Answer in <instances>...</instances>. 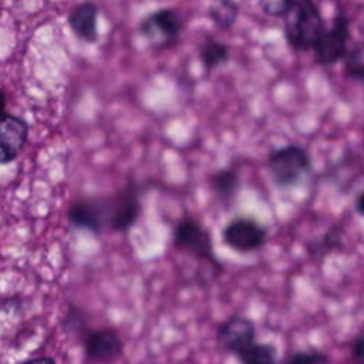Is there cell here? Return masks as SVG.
<instances>
[{
    "instance_id": "1",
    "label": "cell",
    "mask_w": 364,
    "mask_h": 364,
    "mask_svg": "<svg viewBox=\"0 0 364 364\" xmlns=\"http://www.w3.org/2000/svg\"><path fill=\"white\" fill-rule=\"evenodd\" d=\"M141 192L135 183L108 196H88L71 203L67 219L78 229L101 233L104 229L127 232L141 213Z\"/></svg>"
},
{
    "instance_id": "2",
    "label": "cell",
    "mask_w": 364,
    "mask_h": 364,
    "mask_svg": "<svg viewBox=\"0 0 364 364\" xmlns=\"http://www.w3.org/2000/svg\"><path fill=\"white\" fill-rule=\"evenodd\" d=\"M284 37L294 51L313 48L321 31L324 20L313 0H293L284 16Z\"/></svg>"
},
{
    "instance_id": "3",
    "label": "cell",
    "mask_w": 364,
    "mask_h": 364,
    "mask_svg": "<svg viewBox=\"0 0 364 364\" xmlns=\"http://www.w3.org/2000/svg\"><path fill=\"white\" fill-rule=\"evenodd\" d=\"M267 169L276 186L290 188L311 169V159L303 146L290 144L269 154Z\"/></svg>"
},
{
    "instance_id": "4",
    "label": "cell",
    "mask_w": 364,
    "mask_h": 364,
    "mask_svg": "<svg viewBox=\"0 0 364 364\" xmlns=\"http://www.w3.org/2000/svg\"><path fill=\"white\" fill-rule=\"evenodd\" d=\"M173 246L183 253L209 262L220 269L213 253V242L209 230L193 218H183L178 222L173 230Z\"/></svg>"
},
{
    "instance_id": "5",
    "label": "cell",
    "mask_w": 364,
    "mask_h": 364,
    "mask_svg": "<svg viewBox=\"0 0 364 364\" xmlns=\"http://www.w3.org/2000/svg\"><path fill=\"white\" fill-rule=\"evenodd\" d=\"M183 27L182 17L173 9H159L145 16L139 26V34L151 47L162 50L171 47L181 36Z\"/></svg>"
},
{
    "instance_id": "6",
    "label": "cell",
    "mask_w": 364,
    "mask_h": 364,
    "mask_svg": "<svg viewBox=\"0 0 364 364\" xmlns=\"http://www.w3.org/2000/svg\"><path fill=\"white\" fill-rule=\"evenodd\" d=\"M351 38L350 18L341 11L336 16L333 26L324 28L313 46L314 61L323 67L333 65L343 60Z\"/></svg>"
},
{
    "instance_id": "7",
    "label": "cell",
    "mask_w": 364,
    "mask_h": 364,
    "mask_svg": "<svg viewBox=\"0 0 364 364\" xmlns=\"http://www.w3.org/2000/svg\"><path fill=\"white\" fill-rule=\"evenodd\" d=\"M222 239L235 252L249 253L266 243L267 229L252 218H235L225 225Z\"/></svg>"
},
{
    "instance_id": "8",
    "label": "cell",
    "mask_w": 364,
    "mask_h": 364,
    "mask_svg": "<svg viewBox=\"0 0 364 364\" xmlns=\"http://www.w3.org/2000/svg\"><path fill=\"white\" fill-rule=\"evenodd\" d=\"M256 328L250 318L245 316H230L216 333L218 346L229 353L239 355L256 340Z\"/></svg>"
},
{
    "instance_id": "9",
    "label": "cell",
    "mask_w": 364,
    "mask_h": 364,
    "mask_svg": "<svg viewBox=\"0 0 364 364\" xmlns=\"http://www.w3.org/2000/svg\"><path fill=\"white\" fill-rule=\"evenodd\" d=\"M85 357L91 361L109 363L122 357L124 344L112 328H95L84 334L82 338Z\"/></svg>"
},
{
    "instance_id": "10",
    "label": "cell",
    "mask_w": 364,
    "mask_h": 364,
    "mask_svg": "<svg viewBox=\"0 0 364 364\" xmlns=\"http://www.w3.org/2000/svg\"><path fill=\"white\" fill-rule=\"evenodd\" d=\"M28 138V124L17 115L4 112L0 117V165L13 162Z\"/></svg>"
},
{
    "instance_id": "11",
    "label": "cell",
    "mask_w": 364,
    "mask_h": 364,
    "mask_svg": "<svg viewBox=\"0 0 364 364\" xmlns=\"http://www.w3.org/2000/svg\"><path fill=\"white\" fill-rule=\"evenodd\" d=\"M98 6L91 0L74 6L67 18L71 31L85 43H95L98 40Z\"/></svg>"
},
{
    "instance_id": "12",
    "label": "cell",
    "mask_w": 364,
    "mask_h": 364,
    "mask_svg": "<svg viewBox=\"0 0 364 364\" xmlns=\"http://www.w3.org/2000/svg\"><path fill=\"white\" fill-rule=\"evenodd\" d=\"M210 188L220 202L226 205L232 203L240 188V178L237 171L233 168L219 169L210 176Z\"/></svg>"
},
{
    "instance_id": "13",
    "label": "cell",
    "mask_w": 364,
    "mask_h": 364,
    "mask_svg": "<svg viewBox=\"0 0 364 364\" xmlns=\"http://www.w3.org/2000/svg\"><path fill=\"white\" fill-rule=\"evenodd\" d=\"M229 47L225 43H220L215 38H208L203 41L199 50V58L206 73L213 71L215 68L226 64L229 61Z\"/></svg>"
},
{
    "instance_id": "14",
    "label": "cell",
    "mask_w": 364,
    "mask_h": 364,
    "mask_svg": "<svg viewBox=\"0 0 364 364\" xmlns=\"http://www.w3.org/2000/svg\"><path fill=\"white\" fill-rule=\"evenodd\" d=\"M239 3L236 0H212L208 16L220 28L229 30L239 17Z\"/></svg>"
},
{
    "instance_id": "15",
    "label": "cell",
    "mask_w": 364,
    "mask_h": 364,
    "mask_svg": "<svg viewBox=\"0 0 364 364\" xmlns=\"http://www.w3.org/2000/svg\"><path fill=\"white\" fill-rule=\"evenodd\" d=\"M277 350L272 344L253 343L237 358L245 364H273L277 360Z\"/></svg>"
},
{
    "instance_id": "16",
    "label": "cell",
    "mask_w": 364,
    "mask_h": 364,
    "mask_svg": "<svg viewBox=\"0 0 364 364\" xmlns=\"http://www.w3.org/2000/svg\"><path fill=\"white\" fill-rule=\"evenodd\" d=\"M343 60H344V70H346L347 75L353 80L363 81L364 80V58H363L361 44L348 47Z\"/></svg>"
},
{
    "instance_id": "17",
    "label": "cell",
    "mask_w": 364,
    "mask_h": 364,
    "mask_svg": "<svg viewBox=\"0 0 364 364\" xmlns=\"http://www.w3.org/2000/svg\"><path fill=\"white\" fill-rule=\"evenodd\" d=\"M328 357L317 350H309V351H297L293 353L286 363L289 364H321L327 363Z\"/></svg>"
},
{
    "instance_id": "18",
    "label": "cell",
    "mask_w": 364,
    "mask_h": 364,
    "mask_svg": "<svg viewBox=\"0 0 364 364\" xmlns=\"http://www.w3.org/2000/svg\"><path fill=\"white\" fill-rule=\"evenodd\" d=\"M293 0H257L264 14L276 18H282Z\"/></svg>"
},
{
    "instance_id": "19",
    "label": "cell",
    "mask_w": 364,
    "mask_h": 364,
    "mask_svg": "<svg viewBox=\"0 0 364 364\" xmlns=\"http://www.w3.org/2000/svg\"><path fill=\"white\" fill-rule=\"evenodd\" d=\"M363 353H364V334L363 331H360L355 338L353 340L351 344V357L353 360H355L357 363L363 361Z\"/></svg>"
},
{
    "instance_id": "20",
    "label": "cell",
    "mask_w": 364,
    "mask_h": 364,
    "mask_svg": "<svg viewBox=\"0 0 364 364\" xmlns=\"http://www.w3.org/2000/svg\"><path fill=\"white\" fill-rule=\"evenodd\" d=\"M363 198H364V193L363 192H358L357 195V199H355V209H357V213L358 215H363Z\"/></svg>"
},
{
    "instance_id": "21",
    "label": "cell",
    "mask_w": 364,
    "mask_h": 364,
    "mask_svg": "<svg viewBox=\"0 0 364 364\" xmlns=\"http://www.w3.org/2000/svg\"><path fill=\"white\" fill-rule=\"evenodd\" d=\"M4 109H6V97L3 90L0 88V117L4 114Z\"/></svg>"
}]
</instances>
